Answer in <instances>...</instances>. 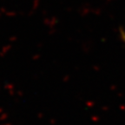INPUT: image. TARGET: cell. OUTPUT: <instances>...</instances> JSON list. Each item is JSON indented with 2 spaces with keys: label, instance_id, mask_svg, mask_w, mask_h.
Masks as SVG:
<instances>
[{
  "label": "cell",
  "instance_id": "obj_1",
  "mask_svg": "<svg viewBox=\"0 0 125 125\" xmlns=\"http://www.w3.org/2000/svg\"><path fill=\"white\" fill-rule=\"evenodd\" d=\"M122 38H123V40H124V42H125V32H123V33H122Z\"/></svg>",
  "mask_w": 125,
  "mask_h": 125
}]
</instances>
